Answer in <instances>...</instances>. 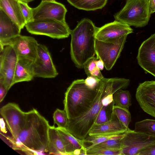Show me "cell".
Wrapping results in <instances>:
<instances>
[{
    "mask_svg": "<svg viewBox=\"0 0 155 155\" xmlns=\"http://www.w3.org/2000/svg\"><path fill=\"white\" fill-rule=\"evenodd\" d=\"M102 83L95 100L90 108L84 114L72 119L68 120L66 129L77 138L85 139L94 124L97 116L103 106L102 100L106 95L114 94L122 88L123 85L119 78L101 80Z\"/></svg>",
    "mask_w": 155,
    "mask_h": 155,
    "instance_id": "obj_1",
    "label": "cell"
},
{
    "mask_svg": "<svg viewBox=\"0 0 155 155\" xmlns=\"http://www.w3.org/2000/svg\"><path fill=\"white\" fill-rule=\"evenodd\" d=\"M97 28L91 20L84 18L71 31L70 54L78 68H83L85 63L96 54L95 41Z\"/></svg>",
    "mask_w": 155,
    "mask_h": 155,
    "instance_id": "obj_2",
    "label": "cell"
},
{
    "mask_svg": "<svg viewBox=\"0 0 155 155\" xmlns=\"http://www.w3.org/2000/svg\"><path fill=\"white\" fill-rule=\"evenodd\" d=\"M50 126L48 121L33 108L26 112L25 124L16 141L30 150L48 152Z\"/></svg>",
    "mask_w": 155,
    "mask_h": 155,
    "instance_id": "obj_3",
    "label": "cell"
},
{
    "mask_svg": "<svg viewBox=\"0 0 155 155\" xmlns=\"http://www.w3.org/2000/svg\"><path fill=\"white\" fill-rule=\"evenodd\" d=\"M102 80L98 86L92 88L86 84L85 80L73 81L64 94V110L68 120L81 115L91 107L94 101L101 86Z\"/></svg>",
    "mask_w": 155,
    "mask_h": 155,
    "instance_id": "obj_4",
    "label": "cell"
},
{
    "mask_svg": "<svg viewBox=\"0 0 155 155\" xmlns=\"http://www.w3.org/2000/svg\"><path fill=\"white\" fill-rule=\"evenodd\" d=\"M151 14L149 0H126L124 7L114 16L115 20L137 28L147 25Z\"/></svg>",
    "mask_w": 155,
    "mask_h": 155,
    "instance_id": "obj_5",
    "label": "cell"
},
{
    "mask_svg": "<svg viewBox=\"0 0 155 155\" xmlns=\"http://www.w3.org/2000/svg\"><path fill=\"white\" fill-rule=\"evenodd\" d=\"M25 26L31 34L45 35L57 39L68 38L71 31L66 21L51 18L34 19L26 24Z\"/></svg>",
    "mask_w": 155,
    "mask_h": 155,
    "instance_id": "obj_6",
    "label": "cell"
},
{
    "mask_svg": "<svg viewBox=\"0 0 155 155\" xmlns=\"http://www.w3.org/2000/svg\"><path fill=\"white\" fill-rule=\"evenodd\" d=\"M127 36L124 35L104 41L95 39L97 59H101L103 61L107 70H111L119 58Z\"/></svg>",
    "mask_w": 155,
    "mask_h": 155,
    "instance_id": "obj_7",
    "label": "cell"
},
{
    "mask_svg": "<svg viewBox=\"0 0 155 155\" xmlns=\"http://www.w3.org/2000/svg\"><path fill=\"white\" fill-rule=\"evenodd\" d=\"M122 155H138L143 150L155 145V136L137 132L130 129L120 139Z\"/></svg>",
    "mask_w": 155,
    "mask_h": 155,
    "instance_id": "obj_8",
    "label": "cell"
},
{
    "mask_svg": "<svg viewBox=\"0 0 155 155\" xmlns=\"http://www.w3.org/2000/svg\"><path fill=\"white\" fill-rule=\"evenodd\" d=\"M18 57L10 45L0 50V83L8 91L13 85V81Z\"/></svg>",
    "mask_w": 155,
    "mask_h": 155,
    "instance_id": "obj_9",
    "label": "cell"
},
{
    "mask_svg": "<svg viewBox=\"0 0 155 155\" xmlns=\"http://www.w3.org/2000/svg\"><path fill=\"white\" fill-rule=\"evenodd\" d=\"M0 113L13 138L16 141L25 124L26 112L17 104L9 102L1 108Z\"/></svg>",
    "mask_w": 155,
    "mask_h": 155,
    "instance_id": "obj_10",
    "label": "cell"
},
{
    "mask_svg": "<svg viewBox=\"0 0 155 155\" xmlns=\"http://www.w3.org/2000/svg\"><path fill=\"white\" fill-rule=\"evenodd\" d=\"M32 66L35 77L51 78L58 74L48 49L43 45L39 44L37 57Z\"/></svg>",
    "mask_w": 155,
    "mask_h": 155,
    "instance_id": "obj_11",
    "label": "cell"
},
{
    "mask_svg": "<svg viewBox=\"0 0 155 155\" xmlns=\"http://www.w3.org/2000/svg\"><path fill=\"white\" fill-rule=\"evenodd\" d=\"M135 97L142 109L155 118V81H147L140 83Z\"/></svg>",
    "mask_w": 155,
    "mask_h": 155,
    "instance_id": "obj_12",
    "label": "cell"
},
{
    "mask_svg": "<svg viewBox=\"0 0 155 155\" xmlns=\"http://www.w3.org/2000/svg\"><path fill=\"white\" fill-rule=\"evenodd\" d=\"M8 45L13 48L18 58L33 62L37 58L39 44L32 37L20 35L11 41Z\"/></svg>",
    "mask_w": 155,
    "mask_h": 155,
    "instance_id": "obj_13",
    "label": "cell"
},
{
    "mask_svg": "<svg viewBox=\"0 0 155 155\" xmlns=\"http://www.w3.org/2000/svg\"><path fill=\"white\" fill-rule=\"evenodd\" d=\"M137 58L138 64L146 73L155 77V34L143 42Z\"/></svg>",
    "mask_w": 155,
    "mask_h": 155,
    "instance_id": "obj_14",
    "label": "cell"
},
{
    "mask_svg": "<svg viewBox=\"0 0 155 155\" xmlns=\"http://www.w3.org/2000/svg\"><path fill=\"white\" fill-rule=\"evenodd\" d=\"M34 19L51 18L61 21H66L67 12L65 6L56 1L53 2L41 1L37 7L32 8Z\"/></svg>",
    "mask_w": 155,
    "mask_h": 155,
    "instance_id": "obj_15",
    "label": "cell"
},
{
    "mask_svg": "<svg viewBox=\"0 0 155 155\" xmlns=\"http://www.w3.org/2000/svg\"><path fill=\"white\" fill-rule=\"evenodd\" d=\"M133 32V30L128 25L115 20L98 28L95 35L97 39L101 41L116 38Z\"/></svg>",
    "mask_w": 155,
    "mask_h": 155,
    "instance_id": "obj_16",
    "label": "cell"
},
{
    "mask_svg": "<svg viewBox=\"0 0 155 155\" xmlns=\"http://www.w3.org/2000/svg\"><path fill=\"white\" fill-rule=\"evenodd\" d=\"M21 29L0 9V50L20 35Z\"/></svg>",
    "mask_w": 155,
    "mask_h": 155,
    "instance_id": "obj_17",
    "label": "cell"
},
{
    "mask_svg": "<svg viewBox=\"0 0 155 155\" xmlns=\"http://www.w3.org/2000/svg\"><path fill=\"white\" fill-rule=\"evenodd\" d=\"M130 129L124 126L113 114L111 119L105 123L94 125L88 136H96L113 134H123Z\"/></svg>",
    "mask_w": 155,
    "mask_h": 155,
    "instance_id": "obj_18",
    "label": "cell"
},
{
    "mask_svg": "<svg viewBox=\"0 0 155 155\" xmlns=\"http://www.w3.org/2000/svg\"><path fill=\"white\" fill-rule=\"evenodd\" d=\"M0 9L3 10L22 29L26 24L19 0H0Z\"/></svg>",
    "mask_w": 155,
    "mask_h": 155,
    "instance_id": "obj_19",
    "label": "cell"
},
{
    "mask_svg": "<svg viewBox=\"0 0 155 155\" xmlns=\"http://www.w3.org/2000/svg\"><path fill=\"white\" fill-rule=\"evenodd\" d=\"M33 62L24 59H18L14 73L13 85L18 82L29 81L33 79L35 76Z\"/></svg>",
    "mask_w": 155,
    "mask_h": 155,
    "instance_id": "obj_20",
    "label": "cell"
},
{
    "mask_svg": "<svg viewBox=\"0 0 155 155\" xmlns=\"http://www.w3.org/2000/svg\"><path fill=\"white\" fill-rule=\"evenodd\" d=\"M63 143L67 155H73L76 149H86L83 140L78 139L66 128L56 127Z\"/></svg>",
    "mask_w": 155,
    "mask_h": 155,
    "instance_id": "obj_21",
    "label": "cell"
},
{
    "mask_svg": "<svg viewBox=\"0 0 155 155\" xmlns=\"http://www.w3.org/2000/svg\"><path fill=\"white\" fill-rule=\"evenodd\" d=\"M48 140L49 154L67 155L60 135L54 125L49 127Z\"/></svg>",
    "mask_w": 155,
    "mask_h": 155,
    "instance_id": "obj_22",
    "label": "cell"
},
{
    "mask_svg": "<svg viewBox=\"0 0 155 155\" xmlns=\"http://www.w3.org/2000/svg\"><path fill=\"white\" fill-rule=\"evenodd\" d=\"M71 5L80 9L94 11L101 9L106 5L107 0H67Z\"/></svg>",
    "mask_w": 155,
    "mask_h": 155,
    "instance_id": "obj_23",
    "label": "cell"
},
{
    "mask_svg": "<svg viewBox=\"0 0 155 155\" xmlns=\"http://www.w3.org/2000/svg\"><path fill=\"white\" fill-rule=\"evenodd\" d=\"M113 99L115 105L129 109L131 105V96L128 91L119 89L114 94Z\"/></svg>",
    "mask_w": 155,
    "mask_h": 155,
    "instance_id": "obj_24",
    "label": "cell"
},
{
    "mask_svg": "<svg viewBox=\"0 0 155 155\" xmlns=\"http://www.w3.org/2000/svg\"><path fill=\"white\" fill-rule=\"evenodd\" d=\"M134 131L153 136H155V120L146 119L136 122Z\"/></svg>",
    "mask_w": 155,
    "mask_h": 155,
    "instance_id": "obj_25",
    "label": "cell"
},
{
    "mask_svg": "<svg viewBox=\"0 0 155 155\" xmlns=\"http://www.w3.org/2000/svg\"><path fill=\"white\" fill-rule=\"evenodd\" d=\"M114 105L113 101L107 106H103L97 116L94 125L101 124L110 120L113 115V108Z\"/></svg>",
    "mask_w": 155,
    "mask_h": 155,
    "instance_id": "obj_26",
    "label": "cell"
},
{
    "mask_svg": "<svg viewBox=\"0 0 155 155\" xmlns=\"http://www.w3.org/2000/svg\"><path fill=\"white\" fill-rule=\"evenodd\" d=\"M113 113L123 124L127 128L131 121V115L128 109L114 105Z\"/></svg>",
    "mask_w": 155,
    "mask_h": 155,
    "instance_id": "obj_27",
    "label": "cell"
},
{
    "mask_svg": "<svg viewBox=\"0 0 155 155\" xmlns=\"http://www.w3.org/2000/svg\"><path fill=\"white\" fill-rule=\"evenodd\" d=\"M124 134L102 135L93 136H88L83 140L84 143H91V144L88 147H91L108 140L121 139L124 136Z\"/></svg>",
    "mask_w": 155,
    "mask_h": 155,
    "instance_id": "obj_28",
    "label": "cell"
},
{
    "mask_svg": "<svg viewBox=\"0 0 155 155\" xmlns=\"http://www.w3.org/2000/svg\"><path fill=\"white\" fill-rule=\"evenodd\" d=\"M96 61L94 57L90 58L85 63L83 68L87 76H92L101 80L104 77L96 66Z\"/></svg>",
    "mask_w": 155,
    "mask_h": 155,
    "instance_id": "obj_29",
    "label": "cell"
},
{
    "mask_svg": "<svg viewBox=\"0 0 155 155\" xmlns=\"http://www.w3.org/2000/svg\"><path fill=\"white\" fill-rule=\"evenodd\" d=\"M53 118L54 124H56L58 127L66 128L68 119L67 114L64 110L57 109L53 113Z\"/></svg>",
    "mask_w": 155,
    "mask_h": 155,
    "instance_id": "obj_30",
    "label": "cell"
},
{
    "mask_svg": "<svg viewBox=\"0 0 155 155\" xmlns=\"http://www.w3.org/2000/svg\"><path fill=\"white\" fill-rule=\"evenodd\" d=\"M87 155H122V150H114L92 147L86 148Z\"/></svg>",
    "mask_w": 155,
    "mask_h": 155,
    "instance_id": "obj_31",
    "label": "cell"
},
{
    "mask_svg": "<svg viewBox=\"0 0 155 155\" xmlns=\"http://www.w3.org/2000/svg\"><path fill=\"white\" fill-rule=\"evenodd\" d=\"M120 139H111L94 145L92 147H100L114 150H122L121 145Z\"/></svg>",
    "mask_w": 155,
    "mask_h": 155,
    "instance_id": "obj_32",
    "label": "cell"
},
{
    "mask_svg": "<svg viewBox=\"0 0 155 155\" xmlns=\"http://www.w3.org/2000/svg\"><path fill=\"white\" fill-rule=\"evenodd\" d=\"M19 2L26 23L33 21L32 8H30L28 3L25 2L20 0H19Z\"/></svg>",
    "mask_w": 155,
    "mask_h": 155,
    "instance_id": "obj_33",
    "label": "cell"
},
{
    "mask_svg": "<svg viewBox=\"0 0 155 155\" xmlns=\"http://www.w3.org/2000/svg\"><path fill=\"white\" fill-rule=\"evenodd\" d=\"M101 80L92 76H87V78L85 80L86 84L92 88L97 87L100 83Z\"/></svg>",
    "mask_w": 155,
    "mask_h": 155,
    "instance_id": "obj_34",
    "label": "cell"
},
{
    "mask_svg": "<svg viewBox=\"0 0 155 155\" xmlns=\"http://www.w3.org/2000/svg\"><path fill=\"white\" fill-rule=\"evenodd\" d=\"M138 155H155V145L150 147L143 150Z\"/></svg>",
    "mask_w": 155,
    "mask_h": 155,
    "instance_id": "obj_35",
    "label": "cell"
},
{
    "mask_svg": "<svg viewBox=\"0 0 155 155\" xmlns=\"http://www.w3.org/2000/svg\"><path fill=\"white\" fill-rule=\"evenodd\" d=\"M114 94H110L105 96L102 100L103 106H107L113 101V95Z\"/></svg>",
    "mask_w": 155,
    "mask_h": 155,
    "instance_id": "obj_36",
    "label": "cell"
},
{
    "mask_svg": "<svg viewBox=\"0 0 155 155\" xmlns=\"http://www.w3.org/2000/svg\"><path fill=\"white\" fill-rule=\"evenodd\" d=\"M8 91L2 84L0 83V102H1L6 96Z\"/></svg>",
    "mask_w": 155,
    "mask_h": 155,
    "instance_id": "obj_37",
    "label": "cell"
},
{
    "mask_svg": "<svg viewBox=\"0 0 155 155\" xmlns=\"http://www.w3.org/2000/svg\"><path fill=\"white\" fill-rule=\"evenodd\" d=\"M149 4L151 14L155 12V0H149Z\"/></svg>",
    "mask_w": 155,
    "mask_h": 155,
    "instance_id": "obj_38",
    "label": "cell"
},
{
    "mask_svg": "<svg viewBox=\"0 0 155 155\" xmlns=\"http://www.w3.org/2000/svg\"><path fill=\"white\" fill-rule=\"evenodd\" d=\"M96 66L98 69L100 71L102 70L104 67L103 61L101 59H99L98 60H96Z\"/></svg>",
    "mask_w": 155,
    "mask_h": 155,
    "instance_id": "obj_39",
    "label": "cell"
},
{
    "mask_svg": "<svg viewBox=\"0 0 155 155\" xmlns=\"http://www.w3.org/2000/svg\"><path fill=\"white\" fill-rule=\"evenodd\" d=\"M0 127L1 130L3 133H6L5 123L3 119L2 118L0 119Z\"/></svg>",
    "mask_w": 155,
    "mask_h": 155,
    "instance_id": "obj_40",
    "label": "cell"
},
{
    "mask_svg": "<svg viewBox=\"0 0 155 155\" xmlns=\"http://www.w3.org/2000/svg\"><path fill=\"white\" fill-rule=\"evenodd\" d=\"M81 149H77L75 150L73 152V155H80Z\"/></svg>",
    "mask_w": 155,
    "mask_h": 155,
    "instance_id": "obj_41",
    "label": "cell"
},
{
    "mask_svg": "<svg viewBox=\"0 0 155 155\" xmlns=\"http://www.w3.org/2000/svg\"><path fill=\"white\" fill-rule=\"evenodd\" d=\"M20 1L25 2L27 3L33 1L34 0H19Z\"/></svg>",
    "mask_w": 155,
    "mask_h": 155,
    "instance_id": "obj_42",
    "label": "cell"
},
{
    "mask_svg": "<svg viewBox=\"0 0 155 155\" xmlns=\"http://www.w3.org/2000/svg\"><path fill=\"white\" fill-rule=\"evenodd\" d=\"M42 2H55V0H42Z\"/></svg>",
    "mask_w": 155,
    "mask_h": 155,
    "instance_id": "obj_43",
    "label": "cell"
},
{
    "mask_svg": "<svg viewBox=\"0 0 155 155\" xmlns=\"http://www.w3.org/2000/svg\"></svg>",
    "mask_w": 155,
    "mask_h": 155,
    "instance_id": "obj_44",
    "label": "cell"
}]
</instances>
